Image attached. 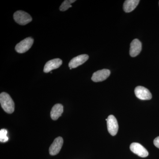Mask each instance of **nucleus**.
<instances>
[{
	"mask_svg": "<svg viewBox=\"0 0 159 159\" xmlns=\"http://www.w3.org/2000/svg\"><path fill=\"white\" fill-rule=\"evenodd\" d=\"M0 102L1 106L5 112L11 114L14 112L15 104L10 95L3 92L0 94Z\"/></svg>",
	"mask_w": 159,
	"mask_h": 159,
	"instance_id": "1",
	"label": "nucleus"
},
{
	"mask_svg": "<svg viewBox=\"0 0 159 159\" xmlns=\"http://www.w3.org/2000/svg\"><path fill=\"white\" fill-rule=\"evenodd\" d=\"M13 18L17 24L21 25H25L32 21V17L29 13L25 11H17L13 15Z\"/></svg>",
	"mask_w": 159,
	"mask_h": 159,
	"instance_id": "2",
	"label": "nucleus"
},
{
	"mask_svg": "<svg viewBox=\"0 0 159 159\" xmlns=\"http://www.w3.org/2000/svg\"><path fill=\"white\" fill-rule=\"evenodd\" d=\"M34 43V39L32 38L28 37L23 40L16 45L15 50L17 53H24L29 51L31 48Z\"/></svg>",
	"mask_w": 159,
	"mask_h": 159,
	"instance_id": "3",
	"label": "nucleus"
},
{
	"mask_svg": "<svg viewBox=\"0 0 159 159\" xmlns=\"http://www.w3.org/2000/svg\"><path fill=\"white\" fill-rule=\"evenodd\" d=\"M134 93L137 98L141 100H150L152 98L150 91L141 86L137 87L135 89Z\"/></svg>",
	"mask_w": 159,
	"mask_h": 159,
	"instance_id": "4",
	"label": "nucleus"
},
{
	"mask_svg": "<svg viewBox=\"0 0 159 159\" xmlns=\"http://www.w3.org/2000/svg\"><path fill=\"white\" fill-rule=\"evenodd\" d=\"M131 151L141 157H146L148 155L147 149L139 143L134 142L130 145Z\"/></svg>",
	"mask_w": 159,
	"mask_h": 159,
	"instance_id": "5",
	"label": "nucleus"
},
{
	"mask_svg": "<svg viewBox=\"0 0 159 159\" xmlns=\"http://www.w3.org/2000/svg\"><path fill=\"white\" fill-rule=\"evenodd\" d=\"M107 126L111 135L114 136L116 134L119 129V125L116 119L113 115H110L107 118Z\"/></svg>",
	"mask_w": 159,
	"mask_h": 159,
	"instance_id": "6",
	"label": "nucleus"
},
{
	"mask_svg": "<svg viewBox=\"0 0 159 159\" xmlns=\"http://www.w3.org/2000/svg\"><path fill=\"white\" fill-rule=\"evenodd\" d=\"M63 144V139L61 137H58L54 139L50 148L49 153L51 155L55 156L57 154L62 148Z\"/></svg>",
	"mask_w": 159,
	"mask_h": 159,
	"instance_id": "7",
	"label": "nucleus"
},
{
	"mask_svg": "<svg viewBox=\"0 0 159 159\" xmlns=\"http://www.w3.org/2000/svg\"><path fill=\"white\" fill-rule=\"evenodd\" d=\"M89 56L87 54H81L74 57L69 62V66L70 70L76 68L79 66L85 63L89 59Z\"/></svg>",
	"mask_w": 159,
	"mask_h": 159,
	"instance_id": "8",
	"label": "nucleus"
},
{
	"mask_svg": "<svg viewBox=\"0 0 159 159\" xmlns=\"http://www.w3.org/2000/svg\"><path fill=\"white\" fill-rule=\"evenodd\" d=\"M110 74L111 71L107 69L99 70L93 74L92 80L94 82H101L107 79Z\"/></svg>",
	"mask_w": 159,
	"mask_h": 159,
	"instance_id": "9",
	"label": "nucleus"
},
{
	"mask_svg": "<svg viewBox=\"0 0 159 159\" xmlns=\"http://www.w3.org/2000/svg\"><path fill=\"white\" fill-rule=\"evenodd\" d=\"M62 61L59 58L51 60L46 63L44 67L43 71L44 73H48L51 72L52 70L58 68L62 65Z\"/></svg>",
	"mask_w": 159,
	"mask_h": 159,
	"instance_id": "10",
	"label": "nucleus"
},
{
	"mask_svg": "<svg viewBox=\"0 0 159 159\" xmlns=\"http://www.w3.org/2000/svg\"><path fill=\"white\" fill-rule=\"evenodd\" d=\"M142 45L140 41L138 39H134L131 43L129 54L132 57L138 56L142 51Z\"/></svg>",
	"mask_w": 159,
	"mask_h": 159,
	"instance_id": "11",
	"label": "nucleus"
},
{
	"mask_svg": "<svg viewBox=\"0 0 159 159\" xmlns=\"http://www.w3.org/2000/svg\"><path fill=\"white\" fill-rule=\"evenodd\" d=\"M63 112V106L61 104L57 103L52 107L51 112V119L54 120H57L61 116Z\"/></svg>",
	"mask_w": 159,
	"mask_h": 159,
	"instance_id": "12",
	"label": "nucleus"
},
{
	"mask_svg": "<svg viewBox=\"0 0 159 159\" xmlns=\"http://www.w3.org/2000/svg\"><path fill=\"white\" fill-rule=\"evenodd\" d=\"M139 0H126L123 4V10L126 12L133 11L139 5Z\"/></svg>",
	"mask_w": 159,
	"mask_h": 159,
	"instance_id": "13",
	"label": "nucleus"
},
{
	"mask_svg": "<svg viewBox=\"0 0 159 159\" xmlns=\"http://www.w3.org/2000/svg\"><path fill=\"white\" fill-rule=\"evenodd\" d=\"M76 2V0H65L61 4L59 7V10L61 11H65L70 8L72 7L71 4Z\"/></svg>",
	"mask_w": 159,
	"mask_h": 159,
	"instance_id": "14",
	"label": "nucleus"
},
{
	"mask_svg": "<svg viewBox=\"0 0 159 159\" xmlns=\"http://www.w3.org/2000/svg\"><path fill=\"white\" fill-rule=\"evenodd\" d=\"M8 132L6 129H2L0 130V142L5 143L9 140L7 134Z\"/></svg>",
	"mask_w": 159,
	"mask_h": 159,
	"instance_id": "15",
	"label": "nucleus"
},
{
	"mask_svg": "<svg viewBox=\"0 0 159 159\" xmlns=\"http://www.w3.org/2000/svg\"><path fill=\"white\" fill-rule=\"evenodd\" d=\"M154 145L156 146L157 148H159V136L157 137L154 140Z\"/></svg>",
	"mask_w": 159,
	"mask_h": 159,
	"instance_id": "16",
	"label": "nucleus"
}]
</instances>
